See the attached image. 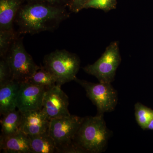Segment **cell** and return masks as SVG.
I'll return each mask as SVG.
<instances>
[{
	"label": "cell",
	"instance_id": "obj_1",
	"mask_svg": "<svg viewBox=\"0 0 153 153\" xmlns=\"http://www.w3.org/2000/svg\"><path fill=\"white\" fill-rule=\"evenodd\" d=\"M63 7L35 2L21 7L15 19L21 34L52 31L69 17Z\"/></svg>",
	"mask_w": 153,
	"mask_h": 153
},
{
	"label": "cell",
	"instance_id": "obj_2",
	"mask_svg": "<svg viewBox=\"0 0 153 153\" xmlns=\"http://www.w3.org/2000/svg\"><path fill=\"white\" fill-rule=\"evenodd\" d=\"M110 136L103 114L84 117L74 140L84 153H97L104 150Z\"/></svg>",
	"mask_w": 153,
	"mask_h": 153
},
{
	"label": "cell",
	"instance_id": "obj_3",
	"mask_svg": "<svg viewBox=\"0 0 153 153\" xmlns=\"http://www.w3.org/2000/svg\"><path fill=\"white\" fill-rule=\"evenodd\" d=\"M44 67L53 75L56 85L74 80L80 67L79 57L65 49L56 50L44 57Z\"/></svg>",
	"mask_w": 153,
	"mask_h": 153
},
{
	"label": "cell",
	"instance_id": "obj_4",
	"mask_svg": "<svg viewBox=\"0 0 153 153\" xmlns=\"http://www.w3.org/2000/svg\"><path fill=\"white\" fill-rule=\"evenodd\" d=\"M5 57L10 69L12 79L19 83L26 82L41 68L26 51L22 38L16 37Z\"/></svg>",
	"mask_w": 153,
	"mask_h": 153
},
{
	"label": "cell",
	"instance_id": "obj_5",
	"mask_svg": "<svg viewBox=\"0 0 153 153\" xmlns=\"http://www.w3.org/2000/svg\"><path fill=\"white\" fill-rule=\"evenodd\" d=\"M121 61L118 44L114 41L108 45L98 60L83 69L87 74L95 76L100 82L111 83Z\"/></svg>",
	"mask_w": 153,
	"mask_h": 153
},
{
	"label": "cell",
	"instance_id": "obj_6",
	"mask_svg": "<svg viewBox=\"0 0 153 153\" xmlns=\"http://www.w3.org/2000/svg\"><path fill=\"white\" fill-rule=\"evenodd\" d=\"M74 80L85 89L88 97L97 108V114H104L114 110L118 97L111 83H93L77 77Z\"/></svg>",
	"mask_w": 153,
	"mask_h": 153
},
{
	"label": "cell",
	"instance_id": "obj_7",
	"mask_svg": "<svg viewBox=\"0 0 153 153\" xmlns=\"http://www.w3.org/2000/svg\"><path fill=\"white\" fill-rule=\"evenodd\" d=\"M83 119L84 117L70 115L50 120L49 134L57 147L74 140Z\"/></svg>",
	"mask_w": 153,
	"mask_h": 153
},
{
	"label": "cell",
	"instance_id": "obj_8",
	"mask_svg": "<svg viewBox=\"0 0 153 153\" xmlns=\"http://www.w3.org/2000/svg\"><path fill=\"white\" fill-rule=\"evenodd\" d=\"M68 105V97L61 89V86L56 85L45 91L41 110L51 120L70 116Z\"/></svg>",
	"mask_w": 153,
	"mask_h": 153
},
{
	"label": "cell",
	"instance_id": "obj_9",
	"mask_svg": "<svg viewBox=\"0 0 153 153\" xmlns=\"http://www.w3.org/2000/svg\"><path fill=\"white\" fill-rule=\"evenodd\" d=\"M46 88L28 82H20L17 108L22 113L42 109Z\"/></svg>",
	"mask_w": 153,
	"mask_h": 153
},
{
	"label": "cell",
	"instance_id": "obj_10",
	"mask_svg": "<svg viewBox=\"0 0 153 153\" xmlns=\"http://www.w3.org/2000/svg\"><path fill=\"white\" fill-rule=\"evenodd\" d=\"M22 113L20 131L28 136H33L49 131L50 120L42 110Z\"/></svg>",
	"mask_w": 153,
	"mask_h": 153
},
{
	"label": "cell",
	"instance_id": "obj_11",
	"mask_svg": "<svg viewBox=\"0 0 153 153\" xmlns=\"http://www.w3.org/2000/svg\"><path fill=\"white\" fill-rule=\"evenodd\" d=\"M1 151L5 153H33L30 137L22 131L7 137L1 136Z\"/></svg>",
	"mask_w": 153,
	"mask_h": 153
},
{
	"label": "cell",
	"instance_id": "obj_12",
	"mask_svg": "<svg viewBox=\"0 0 153 153\" xmlns=\"http://www.w3.org/2000/svg\"><path fill=\"white\" fill-rule=\"evenodd\" d=\"M20 83L11 79L0 85V112L6 114L17 108V98Z\"/></svg>",
	"mask_w": 153,
	"mask_h": 153
},
{
	"label": "cell",
	"instance_id": "obj_13",
	"mask_svg": "<svg viewBox=\"0 0 153 153\" xmlns=\"http://www.w3.org/2000/svg\"><path fill=\"white\" fill-rule=\"evenodd\" d=\"M21 5V0H0V30H14L13 23Z\"/></svg>",
	"mask_w": 153,
	"mask_h": 153
},
{
	"label": "cell",
	"instance_id": "obj_14",
	"mask_svg": "<svg viewBox=\"0 0 153 153\" xmlns=\"http://www.w3.org/2000/svg\"><path fill=\"white\" fill-rule=\"evenodd\" d=\"M29 136L33 153H58L57 145L49 134V131L44 133Z\"/></svg>",
	"mask_w": 153,
	"mask_h": 153
},
{
	"label": "cell",
	"instance_id": "obj_15",
	"mask_svg": "<svg viewBox=\"0 0 153 153\" xmlns=\"http://www.w3.org/2000/svg\"><path fill=\"white\" fill-rule=\"evenodd\" d=\"M23 113L18 109H15L4 115L1 120V136L7 137L20 131Z\"/></svg>",
	"mask_w": 153,
	"mask_h": 153
},
{
	"label": "cell",
	"instance_id": "obj_16",
	"mask_svg": "<svg viewBox=\"0 0 153 153\" xmlns=\"http://www.w3.org/2000/svg\"><path fill=\"white\" fill-rule=\"evenodd\" d=\"M26 82L43 86L47 89L56 85L54 76L44 66L41 67Z\"/></svg>",
	"mask_w": 153,
	"mask_h": 153
},
{
	"label": "cell",
	"instance_id": "obj_17",
	"mask_svg": "<svg viewBox=\"0 0 153 153\" xmlns=\"http://www.w3.org/2000/svg\"><path fill=\"white\" fill-rule=\"evenodd\" d=\"M135 115L139 125L143 129H146L153 119V110L137 102L135 105Z\"/></svg>",
	"mask_w": 153,
	"mask_h": 153
},
{
	"label": "cell",
	"instance_id": "obj_18",
	"mask_svg": "<svg viewBox=\"0 0 153 153\" xmlns=\"http://www.w3.org/2000/svg\"><path fill=\"white\" fill-rule=\"evenodd\" d=\"M16 35L14 30H0V56L6 57Z\"/></svg>",
	"mask_w": 153,
	"mask_h": 153
},
{
	"label": "cell",
	"instance_id": "obj_19",
	"mask_svg": "<svg viewBox=\"0 0 153 153\" xmlns=\"http://www.w3.org/2000/svg\"><path fill=\"white\" fill-rule=\"evenodd\" d=\"M117 0H89L84 8H94L107 12L116 8Z\"/></svg>",
	"mask_w": 153,
	"mask_h": 153
},
{
	"label": "cell",
	"instance_id": "obj_20",
	"mask_svg": "<svg viewBox=\"0 0 153 153\" xmlns=\"http://www.w3.org/2000/svg\"><path fill=\"white\" fill-rule=\"evenodd\" d=\"M12 79L11 70L5 57L2 58L0 61V85Z\"/></svg>",
	"mask_w": 153,
	"mask_h": 153
},
{
	"label": "cell",
	"instance_id": "obj_21",
	"mask_svg": "<svg viewBox=\"0 0 153 153\" xmlns=\"http://www.w3.org/2000/svg\"><path fill=\"white\" fill-rule=\"evenodd\" d=\"M89 0H71L70 4V9L71 11L77 13L81 10Z\"/></svg>",
	"mask_w": 153,
	"mask_h": 153
},
{
	"label": "cell",
	"instance_id": "obj_22",
	"mask_svg": "<svg viewBox=\"0 0 153 153\" xmlns=\"http://www.w3.org/2000/svg\"><path fill=\"white\" fill-rule=\"evenodd\" d=\"M35 2L44 3L51 5L58 6L57 4H60L62 2L64 1L65 0H33ZM60 7V6H58Z\"/></svg>",
	"mask_w": 153,
	"mask_h": 153
},
{
	"label": "cell",
	"instance_id": "obj_23",
	"mask_svg": "<svg viewBox=\"0 0 153 153\" xmlns=\"http://www.w3.org/2000/svg\"><path fill=\"white\" fill-rule=\"evenodd\" d=\"M147 129L153 130V119L150 122L148 125Z\"/></svg>",
	"mask_w": 153,
	"mask_h": 153
}]
</instances>
